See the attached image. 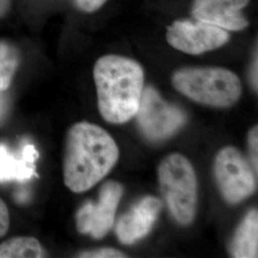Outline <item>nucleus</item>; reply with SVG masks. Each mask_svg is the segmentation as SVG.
Wrapping results in <instances>:
<instances>
[{
    "label": "nucleus",
    "instance_id": "obj_15",
    "mask_svg": "<svg viewBox=\"0 0 258 258\" xmlns=\"http://www.w3.org/2000/svg\"><path fill=\"white\" fill-rule=\"evenodd\" d=\"M80 257L91 258H119L125 257V255L117 249H101L97 250L84 251L80 254Z\"/></svg>",
    "mask_w": 258,
    "mask_h": 258
},
{
    "label": "nucleus",
    "instance_id": "obj_10",
    "mask_svg": "<svg viewBox=\"0 0 258 258\" xmlns=\"http://www.w3.org/2000/svg\"><path fill=\"white\" fill-rule=\"evenodd\" d=\"M162 203L148 196L121 216L116 228V234L122 244L130 245L144 238L156 221Z\"/></svg>",
    "mask_w": 258,
    "mask_h": 258
},
{
    "label": "nucleus",
    "instance_id": "obj_12",
    "mask_svg": "<svg viewBox=\"0 0 258 258\" xmlns=\"http://www.w3.org/2000/svg\"><path fill=\"white\" fill-rule=\"evenodd\" d=\"M258 215L252 210L241 223L231 242V251L233 257H257Z\"/></svg>",
    "mask_w": 258,
    "mask_h": 258
},
{
    "label": "nucleus",
    "instance_id": "obj_17",
    "mask_svg": "<svg viewBox=\"0 0 258 258\" xmlns=\"http://www.w3.org/2000/svg\"><path fill=\"white\" fill-rule=\"evenodd\" d=\"M107 0H75L78 8L85 13H93L102 8Z\"/></svg>",
    "mask_w": 258,
    "mask_h": 258
},
{
    "label": "nucleus",
    "instance_id": "obj_20",
    "mask_svg": "<svg viewBox=\"0 0 258 258\" xmlns=\"http://www.w3.org/2000/svg\"><path fill=\"white\" fill-rule=\"evenodd\" d=\"M12 7V0H0V19L9 14Z\"/></svg>",
    "mask_w": 258,
    "mask_h": 258
},
{
    "label": "nucleus",
    "instance_id": "obj_19",
    "mask_svg": "<svg viewBox=\"0 0 258 258\" xmlns=\"http://www.w3.org/2000/svg\"><path fill=\"white\" fill-rule=\"evenodd\" d=\"M250 80L253 88L257 91V55H255V58L252 62L251 71H250Z\"/></svg>",
    "mask_w": 258,
    "mask_h": 258
},
{
    "label": "nucleus",
    "instance_id": "obj_3",
    "mask_svg": "<svg viewBox=\"0 0 258 258\" xmlns=\"http://www.w3.org/2000/svg\"><path fill=\"white\" fill-rule=\"evenodd\" d=\"M172 84L194 102L214 107L231 106L242 93L239 78L220 67L183 68L173 75Z\"/></svg>",
    "mask_w": 258,
    "mask_h": 258
},
{
    "label": "nucleus",
    "instance_id": "obj_16",
    "mask_svg": "<svg viewBox=\"0 0 258 258\" xmlns=\"http://www.w3.org/2000/svg\"><path fill=\"white\" fill-rule=\"evenodd\" d=\"M249 146L250 159L252 162V165L254 166L255 172H257L258 166V131L257 126H254L249 131Z\"/></svg>",
    "mask_w": 258,
    "mask_h": 258
},
{
    "label": "nucleus",
    "instance_id": "obj_1",
    "mask_svg": "<svg viewBox=\"0 0 258 258\" xmlns=\"http://www.w3.org/2000/svg\"><path fill=\"white\" fill-rule=\"evenodd\" d=\"M118 158V147L104 129L87 121L75 123L66 137V186L76 194L90 189L110 172Z\"/></svg>",
    "mask_w": 258,
    "mask_h": 258
},
{
    "label": "nucleus",
    "instance_id": "obj_6",
    "mask_svg": "<svg viewBox=\"0 0 258 258\" xmlns=\"http://www.w3.org/2000/svg\"><path fill=\"white\" fill-rule=\"evenodd\" d=\"M214 174L218 187L227 202L239 203L255 189V178L251 167L233 147L221 149L215 158Z\"/></svg>",
    "mask_w": 258,
    "mask_h": 258
},
{
    "label": "nucleus",
    "instance_id": "obj_13",
    "mask_svg": "<svg viewBox=\"0 0 258 258\" xmlns=\"http://www.w3.org/2000/svg\"><path fill=\"white\" fill-rule=\"evenodd\" d=\"M19 61V48L7 39H0V91H6L9 88Z\"/></svg>",
    "mask_w": 258,
    "mask_h": 258
},
{
    "label": "nucleus",
    "instance_id": "obj_14",
    "mask_svg": "<svg viewBox=\"0 0 258 258\" xmlns=\"http://www.w3.org/2000/svg\"><path fill=\"white\" fill-rule=\"evenodd\" d=\"M12 257H43V250L34 237H15L0 244V258Z\"/></svg>",
    "mask_w": 258,
    "mask_h": 258
},
{
    "label": "nucleus",
    "instance_id": "obj_2",
    "mask_svg": "<svg viewBox=\"0 0 258 258\" xmlns=\"http://www.w3.org/2000/svg\"><path fill=\"white\" fill-rule=\"evenodd\" d=\"M93 74L104 120L123 123L136 115L145 82L144 70L137 61L121 55H103L97 60Z\"/></svg>",
    "mask_w": 258,
    "mask_h": 258
},
{
    "label": "nucleus",
    "instance_id": "obj_7",
    "mask_svg": "<svg viewBox=\"0 0 258 258\" xmlns=\"http://www.w3.org/2000/svg\"><path fill=\"white\" fill-rule=\"evenodd\" d=\"M170 46L189 55H200L225 45L230 40L228 31L203 21L178 20L167 27Z\"/></svg>",
    "mask_w": 258,
    "mask_h": 258
},
{
    "label": "nucleus",
    "instance_id": "obj_9",
    "mask_svg": "<svg viewBox=\"0 0 258 258\" xmlns=\"http://www.w3.org/2000/svg\"><path fill=\"white\" fill-rule=\"evenodd\" d=\"M250 0H194L192 15L198 21L210 23L226 31H242L249 21L241 11Z\"/></svg>",
    "mask_w": 258,
    "mask_h": 258
},
{
    "label": "nucleus",
    "instance_id": "obj_5",
    "mask_svg": "<svg viewBox=\"0 0 258 258\" xmlns=\"http://www.w3.org/2000/svg\"><path fill=\"white\" fill-rule=\"evenodd\" d=\"M135 116L142 133L154 141L174 134L184 125L186 119L183 111L163 100L157 90L150 86L143 90Z\"/></svg>",
    "mask_w": 258,
    "mask_h": 258
},
{
    "label": "nucleus",
    "instance_id": "obj_8",
    "mask_svg": "<svg viewBox=\"0 0 258 258\" xmlns=\"http://www.w3.org/2000/svg\"><path fill=\"white\" fill-rule=\"evenodd\" d=\"M121 184L109 181L103 184L98 203L87 202L77 213V229L81 233L102 238L113 226L115 214L122 196Z\"/></svg>",
    "mask_w": 258,
    "mask_h": 258
},
{
    "label": "nucleus",
    "instance_id": "obj_11",
    "mask_svg": "<svg viewBox=\"0 0 258 258\" xmlns=\"http://www.w3.org/2000/svg\"><path fill=\"white\" fill-rule=\"evenodd\" d=\"M38 153L31 144L22 147L19 155L0 143V183L12 180L24 181L35 175Z\"/></svg>",
    "mask_w": 258,
    "mask_h": 258
},
{
    "label": "nucleus",
    "instance_id": "obj_21",
    "mask_svg": "<svg viewBox=\"0 0 258 258\" xmlns=\"http://www.w3.org/2000/svg\"><path fill=\"white\" fill-rule=\"evenodd\" d=\"M5 91H0V119L5 115L8 107V100Z\"/></svg>",
    "mask_w": 258,
    "mask_h": 258
},
{
    "label": "nucleus",
    "instance_id": "obj_18",
    "mask_svg": "<svg viewBox=\"0 0 258 258\" xmlns=\"http://www.w3.org/2000/svg\"><path fill=\"white\" fill-rule=\"evenodd\" d=\"M10 225V216L8 208L4 201L0 198V237L4 236L8 231Z\"/></svg>",
    "mask_w": 258,
    "mask_h": 258
},
{
    "label": "nucleus",
    "instance_id": "obj_4",
    "mask_svg": "<svg viewBox=\"0 0 258 258\" xmlns=\"http://www.w3.org/2000/svg\"><path fill=\"white\" fill-rule=\"evenodd\" d=\"M158 176L172 216L182 225L189 224L197 202V181L191 164L181 154H170L160 164Z\"/></svg>",
    "mask_w": 258,
    "mask_h": 258
}]
</instances>
